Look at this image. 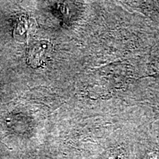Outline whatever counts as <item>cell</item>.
Listing matches in <instances>:
<instances>
[{
    "mask_svg": "<svg viewBox=\"0 0 159 159\" xmlns=\"http://www.w3.org/2000/svg\"><path fill=\"white\" fill-rule=\"evenodd\" d=\"M23 159H53V158H49V157L47 156H43V155H36V156H28L27 158H25Z\"/></svg>",
    "mask_w": 159,
    "mask_h": 159,
    "instance_id": "obj_2",
    "label": "cell"
},
{
    "mask_svg": "<svg viewBox=\"0 0 159 159\" xmlns=\"http://www.w3.org/2000/svg\"><path fill=\"white\" fill-rule=\"evenodd\" d=\"M52 47L47 41H40L33 43L27 52V62L33 68H39L50 56Z\"/></svg>",
    "mask_w": 159,
    "mask_h": 159,
    "instance_id": "obj_1",
    "label": "cell"
}]
</instances>
